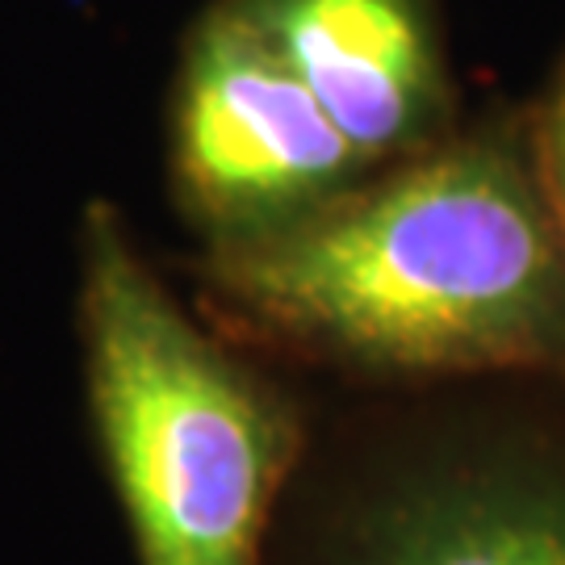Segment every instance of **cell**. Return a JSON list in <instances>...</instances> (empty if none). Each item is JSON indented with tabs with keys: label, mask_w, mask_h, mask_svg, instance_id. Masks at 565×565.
I'll return each mask as SVG.
<instances>
[{
	"label": "cell",
	"mask_w": 565,
	"mask_h": 565,
	"mask_svg": "<svg viewBox=\"0 0 565 565\" xmlns=\"http://www.w3.org/2000/svg\"><path fill=\"white\" fill-rule=\"evenodd\" d=\"M214 319L369 382H565V235L524 114H494L260 239L202 247Z\"/></svg>",
	"instance_id": "1"
},
{
	"label": "cell",
	"mask_w": 565,
	"mask_h": 565,
	"mask_svg": "<svg viewBox=\"0 0 565 565\" xmlns=\"http://www.w3.org/2000/svg\"><path fill=\"white\" fill-rule=\"evenodd\" d=\"M76 264L88 411L139 565H260L306 448L294 398L177 306L118 205L84 210Z\"/></svg>",
	"instance_id": "2"
},
{
	"label": "cell",
	"mask_w": 565,
	"mask_h": 565,
	"mask_svg": "<svg viewBox=\"0 0 565 565\" xmlns=\"http://www.w3.org/2000/svg\"><path fill=\"white\" fill-rule=\"evenodd\" d=\"M319 565H565V427L424 415L364 452Z\"/></svg>",
	"instance_id": "3"
},
{
	"label": "cell",
	"mask_w": 565,
	"mask_h": 565,
	"mask_svg": "<svg viewBox=\"0 0 565 565\" xmlns=\"http://www.w3.org/2000/svg\"><path fill=\"white\" fill-rule=\"evenodd\" d=\"M168 177L202 247H226L323 210L369 168L243 0H210L172 81Z\"/></svg>",
	"instance_id": "4"
},
{
	"label": "cell",
	"mask_w": 565,
	"mask_h": 565,
	"mask_svg": "<svg viewBox=\"0 0 565 565\" xmlns=\"http://www.w3.org/2000/svg\"><path fill=\"white\" fill-rule=\"evenodd\" d=\"M243 9L369 172L457 130L436 0H243Z\"/></svg>",
	"instance_id": "5"
},
{
	"label": "cell",
	"mask_w": 565,
	"mask_h": 565,
	"mask_svg": "<svg viewBox=\"0 0 565 565\" xmlns=\"http://www.w3.org/2000/svg\"><path fill=\"white\" fill-rule=\"evenodd\" d=\"M527 118V142H532V160L545 184V198L553 205V218L565 235V63L553 72L545 97L536 102Z\"/></svg>",
	"instance_id": "6"
}]
</instances>
